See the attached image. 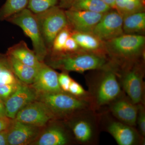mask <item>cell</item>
<instances>
[{
    "label": "cell",
    "mask_w": 145,
    "mask_h": 145,
    "mask_svg": "<svg viewBox=\"0 0 145 145\" xmlns=\"http://www.w3.org/2000/svg\"><path fill=\"white\" fill-rule=\"evenodd\" d=\"M96 71L87 81L89 103L95 111L108 106L123 92L118 80L116 63L111 61L105 67Z\"/></svg>",
    "instance_id": "obj_1"
},
{
    "label": "cell",
    "mask_w": 145,
    "mask_h": 145,
    "mask_svg": "<svg viewBox=\"0 0 145 145\" xmlns=\"http://www.w3.org/2000/svg\"><path fill=\"white\" fill-rule=\"evenodd\" d=\"M106 54H99L80 50L68 53L52 54L51 67L65 72H83L88 71L102 69L110 62Z\"/></svg>",
    "instance_id": "obj_2"
},
{
    "label": "cell",
    "mask_w": 145,
    "mask_h": 145,
    "mask_svg": "<svg viewBox=\"0 0 145 145\" xmlns=\"http://www.w3.org/2000/svg\"><path fill=\"white\" fill-rule=\"evenodd\" d=\"M106 54L118 65L144 59L145 37L144 35L123 34L105 42Z\"/></svg>",
    "instance_id": "obj_3"
},
{
    "label": "cell",
    "mask_w": 145,
    "mask_h": 145,
    "mask_svg": "<svg viewBox=\"0 0 145 145\" xmlns=\"http://www.w3.org/2000/svg\"><path fill=\"white\" fill-rule=\"evenodd\" d=\"M117 65L122 90L134 103L145 104L144 59Z\"/></svg>",
    "instance_id": "obj_4"
},
{
    "label": "cell",
    "mask_w": 145,
    "mask_h": 145,
    "mask_svg": "<svg viewBox=\"0 0 145 145\" xmlns=\"http://www.w3.org/2000/svg\"><path fill=\"white\" fill-rule=\"evenodd\" d=\"M68 119L73 138L81 145L96 144L99 137V115L92 108L81 110Z\"/></svg>",
    "instance_id": "obj_5"
},
{
    "label": "cell",
    "mask_w": 145,
    "mask_h": 145,
    "mask_svg": "<svg viewBox=\"0 0 145 145\" xmlns=\"http://www.w3.org/2000/svg\"><path fill=\"white\" fill-rule=\"evenodd\" d=\"M38 101L48 107L55 118H68L78 112L91 108L89 102L69 93L61 91L37 93Z\"/></svg>",
    "instance_id": "obj_6"
},
{
    "label": "cell",
    "mask_w": 145,
    "mask_h": 145,
    "mask_svg": "<svg viewBox=\"0 0 145 145\" xmlns=\"http://www.w3.org/2000/svg\"><path fill=\"white\" fill-rule=\"evenodd\" d=\"M6 20L20 27L31 40L34 51L38 59L43 62L48 53L39 27L36 14L28 8H25Z\"/></svg>",
    "instance_id": "obj_7"
},
{
    "label": "cell",
    "mask_w": 145,
    "mask_h": 145,
    "mask_svg": "<svg viewBox=\"0 0 145 145\" xmlns=\"http://www.w3.org/2000/svg\"><path fill=\"white\" fill-rule=\"evenodd\" d=\"M36 16L43 39L49 50L58 33L68 25L65 11L55 6Z\"/></svg>",
    "instance_id": "obj_8"
},
{
    "label": "cell",
    "mask_w": 145,
    "mask_h": 145,
    "mask_svg": "<svg viewBox=\"0 0 145 145\" xmlns=\"http://www.w3.org/2000/svg\"><path fill=\"white\" fill-rule=\"evenodd\" d=\"M103 121L105 131L114 138L119 145H139L145 144V138L140 135L135 127L126 124L114 118L107 116Z\"/></svg>",
    "instance_id": "obj_9"
},
{
    "label": "cell",
    "mask_w": 145,
    "mask_h": 145,
    "mask_svg": "<svg viewBox=\"0 0 145 145\" xmlns=\"http://www.w3.org/2000/svg\"><path fill=\"white\" fill-rule=\"evenodd\" d=\"M55 119L48 107L37 100L21 109L15 119L26 124L42 128Z\"/></svg>",
    "instance_id": "obj_10"
},
{
    "label": "cell",
    "mask_w": 145,
    "mask_h": 145,
    "mask_svg": "<svg viewBox=\"0 0 145 145\" xmlns=\"http://www.w3.org/2000/svg\"><path fill=\"white\" fill-rule=\"evenodd\" d=\"M123 17L114 8L104 13L92 34L104 42L124 34Z\"/></svg>",
    "instance_id": "obj_11"
},
{
    "label": "cell",
    "mask_w": 145,
    "mask_h": 145,
    "mask_svg": "<svg viewBox=\"0 0 145 145\" xmlns=\"http://www.w3.org/2000/svg\"><path fill=\"white\" fill-rule=\"evenodd\" d=\"M37 92L29 85L20 80L14 93L5 102V116L15 119L18 112L27 104L37 100Z\"/></svg>",
    "instance_id": "obj_12"
},
{
    "label": "cell",
    "mask_w": 145,
    "mask_h": 145,
    "mask_svg": "<svg viewBox=\"0 0 145 145\" xmlns=\"http://www.w3.org/2000/svg\"><path fill=\"white\" fill-rule=\"evenodd\" d=\"M108 106L114 118L126 124L136 126L138 105L134 103L124 91Z\"/></svg>",
    "instance_id": "obj_13"
},
{
    "label": "cell",
    "mask_w": 145,
    "mask_h": 145,
    "mask_svg": "<svg viewBox=\"0 0 145 145\" xmlns=\"http://www.w3.org/2000/svg\"><path fill=\"white\" fill-rule=\"evenodd\" d=\"M40 128L12 119L7 128L8 145L31 144L40 135Z\"/></svg>",
    "instance_id": "obj_14"
},
{
    "label": "cell",
    "mask_w": 145,
    "mask_h": 145,
    "mask_svg": "<svg viewBox=\"0 0 145 145\" xmlns=\"http://www.w3.org/2000/svg\"><path fill=\"white\" fill-rule=\"evenodd\" d=\"M69 25L72 31L92 33L103 13L68 9L65 11Z\"/></svg>",
    "instance_id": "obj_15"
},
{
    "label": "cell",
    "mask_w": 145,
    "mask_h": 145,
    "mask_svg": "<svg viewBox=\"0 0 145 145\" xmlns=\"http://www.w3.org/2000/svg\"><path fill=\"white\" fill-rule=\"evenodd\" d=\"M58 74L52 68L42 62L38 69L36 77L30 86L37 93L63 91L59 85Z\"/></svg>",
    "instance_id": "obj_16"
},
{
    "label": "cell",
    "mask_w": 145,
    "mask_h": 145,
    "mask_svg": "<svg viewBox=\"0 0 145 145\" xmlns=\"http://www.w3.org/2000/svg\"><path fill=\"white\" fill-rule=\"evenodd\" d=\"M31 144L36 145H66L70 143V135L65 127L54 123Z\"/></svg>",
    "instance_id": "obj_17"
},
{
    "label": "cell",
    "mask_w": 145,
    "mask_h": 145,
    "mask_svg": "<svg viewBox=\"0 0 145 145\" xmlns=\"http://www.w3.org/2000/svg\"><path fill=\"white\" fill-rule=\"evenodd\" d=\"M71 36L83 50L94 53L107 54L105 42L101 40L92 33L72 31Z\"/></svg>",
    "instance_id": "obj_18"
},
{
    "label": "cell",
    "mask_w": 145,
    "mask_h": 145,
    "mask_svg": "<svg viewBox=\"0 0 145 145\" xmlns=\"http://www.w3.org/2000/svg\"><path fill=\"white\" fill-rule=\"evenodd\" d=\"M7 54L11 55L25 64L37 69L40 67L42 63L39 61L34 50L29 49L24 41L10 47Z\"/></svg>",
    "instance_id": "obj_19"
},
{
    "label": "cell",
    "mask_w": 145,
    "mask_h": 145,
    "mask_svg": "<svg viewBox=\"0 0 145 145\" xmlns=\"http://www.w3.org/2000/svg\"><path fill=\"white\" fill-rule=\"evenodd\" d=\"M11 69L18 80L27 85H31L36 77L38 69L21 62L11 55L7 54Z\"/></svg>",
    "instance_id": "obj_20"
},
{
    "label": "cell",
    "mask_w": 145,
    "mask_h": 145,
    "mask_svg": "<svg viewBox=\"0 0 145 145\" xmlns=\"http://www.w3.org/2000/svg\"><path fill=\"white\" fill-rule=\"evenodd\" d=\"M123 29L124 34L144 35L145 31V11L123 17Z\"/></svg>",
    "instance_id": "obj_21"
},
{
    "label": "cell",
    "mask_w": 145,
    "mask_h": 145,
    "mask_svg": "<svg viewBox=\"0 0 145 145\" xmlns=\"http://www.w3.org/2000/svg\"><path fill=\"white\" fill-rule=\"evenodd\" d=\"M111 9L102 0H73L68 9L104 14Z\"/></svg>",
    "instance_id": "obj_22"
},
{
    "label": "cell",
    "mask_w": 145,
    "mask_h": 145,
    "mask_svg": "<svg viewBox=\"0 0 145 145\" xmlns=\"http://www.w3.org/2000/svg\"><path fill=\"white\" fill-rule=\"evenodd\" d=\"M123 17L144 12L145 0H115L114 8Z\"/></svg>",
    "instance_id": "obj_23"
},
{
    "label": "cell",
    "mask_w": 145,
    "mask_h": 145,
    "mask_svg": "<svg viewBox=\"0 0 145 145\" xmlns=\"http://www.w3.org/2000/svg\"><path fill=\"white\" fill-rule=\"evenodd\" d=\"M29 0H7L0 8V20H7L25 8Z\"/></svg>",
    "instance_id": "obj_24"
},
{
    "label": "cell",
    "mask_w": 145,
    "mask_h": 145,
    "mask_svg": "<svg viewBox=\"0 0 145 145\" xmlns=\"http://www.w3.org/2000/svg\"><path fill=\"white\" fill-rule=\"evenodd\" d=\"M19 81L11 69L6 54L0 53V85L16 84Z\"/></svg>",
    "instance_id": "obj_25"
},
{
    "label": "cell",
    "mask_w": 145,
    "mask_h": 145,
    "mask_svg": "<svg viewBox=\"0 0 145 145\" xmlns=\"http://www.w3.org/2000/svg\"><path fill=\"white\" fill-rule=\"evenodd\" d=\"M72 31L68 25L58 33L52 44L51 49L52 54H59L62 52L65 43L67 39L71 36Z\"/></svg>",
    "instance_id": "obj_26"
},
{
    "label": "cell",
    "mask_w": 145,
    "mask_h": 145,
    "mask_svg": "<svg viewBox=\"0 0 145 145\" xmlns=\"http://www.w3.org/2000/svg\"><path fill=\"white\" fill-rule=\"evenodd\" d=\"M59 0H29L28 8L34 14L42 13L57 6Z\"/></svg>",
    "instance_id": "obj_27"
},
{
    "label": "cell",
    "mask_w": 145,
    "mask_h": 145,
    "mask_svg": "<svg viewBox=\"0 0 145 145\" xmlns=\"http://www.w3.org/2000/svg\"><path fill=\"white\" fill-rule=\"evenodd\" d=\"M68 93L77 98L86 100L89 103L88 91L85 90L82 86L74 80H72L71 83Z\"/></svg>",
    "instance_id": "obj_28"
},
{
    "label": "cell",
    "mask_w": 145,
    "mask_h": 145,
    "mask_svg": "<svg viewBox=\"0 0 145 145\" xmlns=\"http://www.w3.org/2000/svg\"><path fill=\"white\" fill-rule=\"evenodd\" d=\"M138 127V131L140 135L145 137V104L138 105L136 126Z\"/></svg>",
    "instance_id": "obj_29"
},
{
    "label": "cell",
    "mask_w": 145,
    "mask_h": 145,
    "mask_svg": "<svg viewBox=\"0 0 145 145\" xmlns=\"http://www.w3.org/2000/svg\"><path fill=\"white\" fill-rule=\"evenodd\" d=\"M19 81L16 84L0 85V98L4 102H5L15 92L18 88Z\"/></svg>",
    "instance_id": "obj_30"
},
{
    "label": "cell",
    "mask_w": 145,
    "mask_h": 145,
    "mask_svg": "<svg viewBox=\"0 0 145 145\" xmlns=\"http://www.w3.org/2000/svg\"><path fill=\"white\" fill-rule=\"evenodd\" d=\"M73 79L71 78L67 72L63 71L58 74V82L61 89L64 92L68 93L69 86Z\"/></svg>",
    "instance_id": "obj_31"
},
{
    "label": "cell",
    "mask_w": 145,
    "mask_h": 145,
    "mask_svg": "<svg viewBox=\"0 0 145 145\" xmlns=\"http://www.w3.org/2000/svg\"><path fill=\"white\" fill-rule=\"evenodd\" d=\"M81 49L76 41L71 36L67 40L61 53H72Z\"/></svg>",
    "instance_id": "obj_32"
},
{
    "label": "cell",
    "mask_w": 145,
    "mask_h": 145,
    "mask_svg": "<svg viewBox=\"0 0 145 145\" xmlns=\"http://www.w3.org/2000/svg\"><path fill=\"white\" fill-rule=\"evenodd\" d=\"M11 120L7 117L0 118V132L8 128Z\"/></svg>",
    "instance_id": "obj_33"
},
{
    "label": "cell",
    "mask_w": 145,
    "mask_h": 145,
    "mask_svg": "<svg viewBox=\"0 0 145 145\" xmlns=\"http://www.w3.org/2000/svg\"><path fill=\"white\" fill-rule=\"evenodd\" d=\"M7 134V129L0 132V145H8Z\"/></svg>",
    "instance_id": "obj_34"
},
{
    "label": "cell",
    "mask_w": 145,
    "mask_h": 145,
    "mask_svg": "<svg viewBox=\"0 0 145 145\" xmlns=\"http://www.w3.org/2000/svg\"><path fill=\"white\" fill-rule=\"evenodd\" d=\"M73 0H63L62 1L59 3V6L61 8H66L68 9Z\"/></svg>",
    "instance_id": "obj_35"
},
{
    "label": "cell",
    "mask_w": 145,
    "mask_h": 145,
    "mask_svg": "<svg viewBox=\"0 0 145 145\" xmlns=\"http://www.w3.org/2000/svg\"><path fill=\"white\" fill-rule=\"evenodd\" d=\"M0 113L5 116V102L0 98Z\"/></svg>",
    "instance_id": "obj_36"
},
{
    "label": "cell",
    "mask_w": 145,
    "mask_h": 145,
    "mask_svg": "<svg viewBox=\"0 0 145 145\" xmlns=\"http://www.w3.org/2000/svg\"><path fill=\"white\" fill-rule=\"evenodd\" d=\"M106 4L112 8H114L115 0H102Z\"/></svg>",
    "instance_id": "obj_37"
},
{
    "label": "cell",
    "mask_w": 145,
    "mask_h": 145,
    "mask_svg": "<svg viewBox=\"0 0 145 145\" xmlns=\"http://www.w3.org/2000/svg\"><path fill=\"white\" fill-rule=\"evenodd\" d=\"M5 116H3L2 114L0 113V118H2V117H5Z\"/></svg>",
    "instance_id": "obj_38"
}]
</instances>
